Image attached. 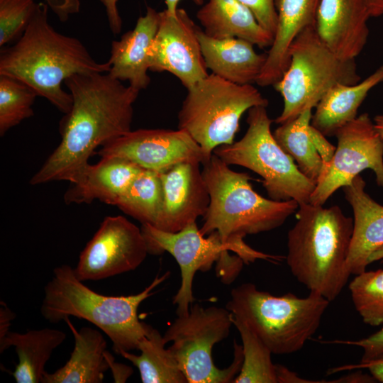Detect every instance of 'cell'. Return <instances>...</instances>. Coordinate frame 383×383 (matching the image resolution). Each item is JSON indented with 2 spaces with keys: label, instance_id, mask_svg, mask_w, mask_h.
Here are the masks:
<instances>
[{
  "label": "cell",
  "instance_id": "obj_1",
  "mask_svg": "<svg viewBox=\"0 0 383 383\" xmlns=\"http://www.w3.org/2000/svg\"><path fill=\"white\" fill-rule=\"evenodd\" d=\"M72 104L60 122L61 141L30 179L32 185L74 182L99 146L131 131L140 91L108 72L74 74L65 79Z\"/></svg>",
  "mask_w": 383,
  "mask_h": 383
},
{
  "label": "cell",
  "instance_id": "obj_2",
  "mask_svg": "<svg viewBox=\"0 0 383 383\" xmlns=\"http://www.w3.org/2000/svg\"><path fill=\"white\" fill-rule=\"evenodd\" d=\"M48 6L37 4L23 35L0 52V74L20 80L38 96L67 113L72 98L62 87L77 73L109 72L110 63L99 62L77 38L57 32L48 21Z\"/></svg>",
  "mask_w": 383,
  "mask_h": 383
},
{
  "label": "cell",
  "instance_id": "obj_3",
  "mask_svg": "<svg viewBox=\"0 0 383 383\" xmlns=\"http://www.w3.org/2000/svg\"><path fill=\"white\" fill-rule=\"evenodd\" d=\"M287 233V264L296 280L330 302L340 294L350 274L346 262L353 219L338 206L299 205Z\"/></svg>",
  "mask_w": 383,
  "mask_h": 383
},
{
  "label": "cell",
  "instance_id": "obj_4",
  "mask_svg": "<svg viewBox=\"0 0 383 383\" xmlns=\"http://www.w3.org/2000/svg\"><path fill=\"white\" fill-rule=\"evenodd\" d=\"M170 274H157L142 292L128 296H106L99 294L77 277L74 268L68 265L55 267L51 279L44 288L40 306L43 317L57 323L70 316L89 321L111 340L116 354L138 350L150 325L139 320L140 304L154 294V289Z\"/></svg>",
  "mask_w": 383,
  "mask_h": 383
},
{
  "label": "cell",
  "instance_id": "obj_5",
  "mask_svg": "<svg viewBox=\"0 0 383 383\" xmlns=\"http://www.w3.org/2000/svg\"><path fill=\"white\" fill-rule=\"evenodd\" d=\"M201 165L210 196L199 228L204 235L216 232L223 242L260 254L244 238L279 228L299 208L294 200L279 201L260 195L252 189L248 174L231 170L214 153Z\"/></svg>",
  "mask_w": 383,
  "mask_h": 383
},
{
  "label": "cell",
  "instance_id": "obj_6",
  "mask_svg": "<svg viewBox=\"0 0 383 383\" xmlns=\"http://www.w3.org/2000/svg\"><path fill=\"white\" fill-rule=\"evenodd\" d=\"M329 304L315 292L304 298L292 293L274 296L244 283L232 289L226 308L272 354L287 355L301 350L316 333Z\"/></svg>",
  "mask_w": 383,
  "mask_h": 383
},
{
  "label": "cell",
  "instance_id": "obj_7",
  "mask_svg": "<svg viewBox=\"0 0 383 383\" xmlns=\"http://www.w3.org/2000/svg\"><path fill=\"white\" fill-rule=\"evenodd\" d=\"M148 253L159 255L170 253L178 263L181 272V284L173 297L177 316L188 314L194 301L193 279L197 271L206 272L216 262L217 277L226 284L233 282L240 274L244 264L257 259L272 262L273 255L254 254L240 247L223 242L216 232L204 235L192 223L175 233L142 224Z\"/></svg>",
  "mask_w": 383,
  "mask_h": 383
},
{
  "label": "cell",
  "instance_id": "obj_8",
  "mask_svg": "<svg viewBox=\"0 0 383 383\" xmlns=\"http://www.w3.org/2000/svg\"><path fill=\"white\" fill-rule=\"evenodd\" d=\"M268 101L252 84H237L213 73L187 89L178 128L201 147L207 161L218 146L233 143L243 113Z\"/></svg>",
  "mask_w": 383,
  "mask_h": 383
},
{
  "label": "cell",
  "instance_id": "obj_9",
  "mask_svg": "<svg viewBox=\"0 0 383 383\" xmlns=\"http://www.w3.org/2000/svg\"><path fill=\"white\" fill-rule=\"evenodd\" d=\"M360 80L355 60L336 55L321 40L315 26H311L292 43L288 67L273 85L284 102L282 111L274 121L282 124L313 109L336 84H353Z\"/></svg>",
  "mask_w": 383,
  "mask_h": 383
},
{
  "label": "cell",
  "instance_id": "obj_10",
  "mask_svg": "<svg viewBox=\"0 0 383 383\" xmlns=\"http://www.w3.org/2000/svg\"><path fill=\"white\" fill-rule=\"evenodd\" d=\"M248 129L231 144L216 148L213 153L228 165L248 168L260 175L270 199L310 203L316 184L304 176L294 160L279 146L271 131L267 106L249 109Z\"/></svg>",
  "mask_w": 383,
  "mask_h": 383
},
{
  "label": "cell",
  "instance_id": "obj_11",
  "mask_svg": "<svg viewBox=\"0 0 383 383\" xmlns=\"http://www.w3.org/2000/svg\"><path fill=\"white\" fill-rule=\"evenodd\" d=\"M232 325V313L226 308L195 304L168 327L163 338L172 343L169 348L188 383L233 382L243 362L242 345L234 341L233 360L224 369L215 365L211 355L213 345L228 336Z\"/></svg>",
  "mask_w": 383,
  "mask_h": 383
},
{
  "label": "cell",
  "instance_id": "obj_12",
  "mask_svg": "<svg viewBox=\"0 0 383 383\" xmlns=\"http://www.w3.org/2000/svg\"><path fill=\"white\" fill-rule=\"evenodd\" d=\"M334 155L321 174L311 195L310 204L323 206L338 189L370 169L383 189V140L367 113L357 116L335 133Z\"/></svg>",
  "mask_w": 383,
  "mask_h": 383
},
{
  "label": "cell",
  "instance_id": "obj_13",
  "mask_svg": "<svg viewBox=\"0 0 383 383\" xmlns=\"http://www.w3.org/2000/svg\"><path fill=\"white\" fill-rule=\"evenodd\" d=\"M148 253L141 228L122 216H107L81 252L74 272L82 282L133 271Z\"/></svg>",
  "mask_w": 383,
  "mask_h": 383
},
{
  "label": "cell",
  "instance_id": "obj_14",
  "mask_svg": "<svg viewBox=\"0 0 383 383\" xmlns=\"http://www.w3.org/2000/svg\"><path fill=\"white\" fill-rule=\"evenodd\" d=\"M199 28L186 10L170 13L160 12L156 35L149 48L150 70L168 72L187 88H191L208 74L198 37Z\"/></svg>",
  "mask_w": 383,
  "mask_h": 383
},
{
  "label": "cell",
  "instance_id": "obj_15",
  "mask_svg": "<svg viewBox=\"0 0 383 383\" xmlns=\"http://www.w3.org/2000/svg\"><path fill=\"white\" fill-rule=\"evenodd\" d=\"M95 153L101 157H119L159 174L182 162L198 161L202 165L205 161L199 145L179 128L131 130Z\"/></svg>",
  "mask_w": 383,
  "mask_h": 383
},
{
  "label": "cell",
  "instance_id": "obj_16",
  "mask_svg": "<svg viewBox=\"0 0 383 383\" xmlns=\"http://www.w3.org/2000/svg\"><path fill=\"white\" fill-rule=\"evenodd\" d=\"M200 165L184 161L160 174L163 205L156 228L175 233L205 215L210 196Z\"/></svg>",
  "mask_w": 383,
  "mask_h": 383
},
{
  "label": "cell",
  "instance_id": "obj_17",
  "mask_svg": "<svg viewBox=\"0 0 383 383\" xmlns=\"http://www.w3.org/2000/svg\"><path fill=\"white\" fill-rule=\"evenodd\" d=\"M370 18L365 0H320L315 28L336 55L355 60L367 44Z\"/></svg>",
  "mask_w": 383,
  "mask_h": 383
},
{
  "label": "cell",
  "instance_id": "obj_18",
  "mask_svg": "<svg viewBox=\"0 0 383 383\" xmlns=\"http://www.w3.org/2000/svg\"><path fill=\"white\" fill-rule=\"evenodd\" d=\"M365 186L359 174L343 187L354 215L346 267L355 275L366 270L370 255L383 245V206L365 192Z\"/></svg>",
  "mask_w": 383,
  "mask_h": 383
},
{
  "label": "cell",
  "instance_id": "obj_19",
  "mask_svg": "<svg viewBox=\"0 0 383 383\" xmlns=\"http://www.w3.org/2000/svg\"><path fill=\"white\" fill-rule=\"evenodd\" d=\"M160 12L148 7L140 16L135 28L125 33L120 40L111 45L109 59L111 76L140 91L148 87L150 78L148 51L157 31Z\"/></svg>",
  "mask_w": 383,
  "mask_h": 383
},
{
  "label": "cell",
  "instance_id": "obj_20",
  "mask_svg": "<svg viewBox=\"0 0 383 383\" xmlns=\"http://www.w3.org/2000/svg\"><path fill=\"white\" fill-rule=\"evenodd\" d=\"M320 0H275L277 14L273 41L256 83L261 87L274 85L286 71L289 49L296 38L306 28L315 26Z\"/></svg>",
  "mask_w": 383,
  "mask_h": 383
},
{
  "label": "cell",
  "instance_id": "obj_21",
  "mask_svg": "<svg viewBox=\"0 0 383 383\" xmlns=\"http://www.w3.org/2000/svg\"><path fill=\"white\" fill-rule=\"evenodd\" d=\"M143 169L116 157H103L87 165L64 195L67 204H90L94 200L113 205Z\"/></svg>",
  "mask_w": 383,
  "mask_h": 383
},
{
  "label": "cell",
  "instance_id": "obj_22",
  "mask_svg": "<svg viewBox=\"0 0 383 383\" xmlns=\"http://www.w3.org/2000/svg\"><path fill=\"white\" fill-rule=\"evenodd\" d=\"M198 37L207 69L237 84L256 83L267 60L250 42L241 38L215 39L200 28Z\"/></svg>",
  "mask_w": 383,
  "mask_h": 383
},
{
  "label": "cell",
  "instance_id": "obj_23",
  "mask_svg": "<svg viewBox=\"0 0 383 383\" xmlns=\"http://www.w3.org/2000/svg\"><path fill=\"white\" fill-rule=\"evenodd\" d=\"M204 33L215 39L241 38L260 48L270 47L273 35L239 0H208L196 13Z\"/></svg>",
  "mask_w": 383,
  "mask_h": 383
},
{
  "label": "cell",
  "instance_id": "obj_24",
  "mask_svg": "<svg viewBox=\"0 0 383 383\" xmlns=\"http://www.w3.org/2000/svg\"><path fill=\"white\" fill-rule=\"evenodd\" d=\"M74 338L68 361L52 373L45 372L42 383H101L109 369L105 353L106 341L96 329L82 327L77 331L70 318L65 320Z\"/></svg>",
  "mask_w": 383,
  "mask_h": 383
},
{
  "label": "cell",
  "instance_id": "obj_25",
  "mask_svg": "<svg viewBox=\"0 0 383 383\" xmlns=\"http://www.w3.org/2000/svg\"><path fill=\"white\" fill-rule=\"evenodd\" d=\"M381 83L383 65L355 84H336L315 107L311 125L325 136H335L340 128L357 116L358 109L369 92Z\"/></svg>",
  "mask_w": 383,
  "mask_h": 383
},
{
  "label": "cell",
  "instance_id": "obj_26",
  "mask_svg": "<svg viewBox=\"0 0 383 383\" xmlns=\"http://www.w3.org/2000/svg\"><path fill=\"white\" fill-rule=\"evenodd\" d=\"M65 338L66 334L55 328L30 330L24 333L9 332L0 342V353L14 347L18 358L12 373L16 382L39 383L52 353Z\"/></svg>",
  "mask_w": 383,
  "mask_h": 383
},
{
  "label": "cell",
  "instance_id": "obj_27",
  "mask_svg": "<svg viewBox=\"0 0 383 383\" xmlns=\"http://www.w3.org/2000/svg\"><path fill=\"white\" fill-rule=\"evenodd\" d=\"M312 109L277 127L273 135L279 146L294 160L301 173L316 184L323 162L311 134Z\"/></svg>",
  "mask_w": 383,
  "mask_h": 383
},
{
  "label": "cell",
  "instance_id": "obj_28",
  "mask_svg": "<svg viewBox=\"0 0 383 383\" xmlns=\"http://www.w3.org/2000/svg\"><path fill=\"white\" fill-rule=\"evenodd\" d=\"M163 335L149 326L146 335L140 341V355L124 351L125 359L138 367L143 383H187V380L170 349L165 348Z\"/></svg>",
  "mask_w": 383,
  "mask_h": 383
},
{
  "label": "cell",
  "instance_id": "obj_29",
  "mask_svg": "<svg viewBox=\"0 0 383 383\" xmlns=\"http://www.w3.org/2000/svg\"><path fill=\"white\" fill-rule=\"evenodd\" d=\"M163 205L160 174L143 169L115 206L142 224L157 227Z\"/></svg>",
  "mask_w": 383,
  "mask_h": 383
},
{
  "label": "cell",
  "instance_id": "obj_30",
  "mask_svg": "<svg viewBox=\"0 0 383 383\" xmlns=\"http://www.w3.org/2000/svg\"><path fill=\"white\" fill-rule=\"evenodd\" d=\"M233 324L241 340L243 362L234 383H277L275 364L272 361L270 350L240 319L232 314Z\"/></svg>",
  "mask_w": 383,
  "mask_h": 383
},
{
  "label": "cell",
  "instance_id": "obj_31",
  "mask_svg": "<svg viewBox=\"0 0 383 383\" xmlns=\"http://www.w3.org/2000/svg\"><path fill=\"white\" fill-rule=\"evenodd\" d=\"M348 287L362 321L371 326L383 325V269L356 274Z\"/></svg>",
  "mask_w": 383,
  "mask_h": 383
},
{
  "label": "cell",
  "instance_id": "obj_32",
  "mask_svg": "<svg viewBox=\"0 0 383 383\" xmlns=\"http://www.w3.org/2000/svg\"><path fill=\"white\" fill-rule=\"evenodd\" d=\"M36 92L13 77L0 74V135L33 116Z\"/></svg>",
  "mask_w": 383,
  "mask_h": 383
},
{
  "label": "cell",
  "instance_id": "obj_33",
  "mask_svg": "<svg viewBox=\"0 0 383 383\" xmlns=\"http://www.w3.org/2000/svg\"><path fill=\"white\" fill-rule=\"evenodd\" d=\"M34 0H0V46L16 41L35 11Z\"/></svg>",
  "mask_w": 383,
  "mask_h": 383
},
{
  "label": "cell",
  "instance_id": "obj_34",
  "mask_svg": "<svg viewBox=\"0 0 383 383\" xmlns=\"http://www.w3.org/2000/svg\"><path fill=\"white\" fill-rule=\"evenodd\" d=\"M254 13L259 23L273 35L277 28L275 0H239Z\"/></svg>",
  "mask_w": 383,
  "mask_h": 383
},
{
  "label": "cell",
  "instance_id": "obj_35",
  "mask_svg": "<svg viewBox=\"0 0 383 383\" xmlns=\"http://www.w3.org/2000/svg\"><path fill=\"white\" fill-rule=\"evenodd\" d=\"M329 343L359 347L363 350L360 362L372 360L383 355V326L379 331L365 338L353 340H335Z\"/></svg>",
  "mask_w": 383,
  "mask_h": 383
},
{
  "label": "cell",
  "instance_id": "obj_36",
  "mask_svg": "<svg viewBox=\"0 0 383 383\" xmlns=\"http://www.w3.org/2000/svg\"><path fill=\"white\" fill-rule=\"evenodd\" d=\"M60 21L68 20L71 15L79 13V0H44Z\"/></svg>",
  "mask_w": 383,
  "mask_h": 383
},
{
  "label": "cell",
  "instance_id": "obj_37",
  "mask_svg": "<svg viewBox=\"0 0 383 383\" xmlns=\"http://www.w3.org/2000/svg\"><path fill=\"white\" fill-rule=\"evenodd\" d=\"M351 369H367L377 382L383 383V355L372 360L360 362L357 365H348L329 369L328 374Z\"/></svg>",
  "mask_w": 383,
  "mask_h": 383
},
{
  "label": "cell",
  "instance_id": "obj_38",
  "mask_svg": "<svg viewBox=\"0 0 383 383\" xmlns=\"http://www.w3.org/2000/svg\"><path fill=\"white\" fill-rule=\"evenodd\" d=\"M104 7L106 13L109 26L113 34H118L122 29V19L118 10V0H98Z\"/></svg>",
  "mask_w": 383,
  "mask_h": 383
},
{
  "label": "cell",
  "instance_id": "obj_39",
  "mask_svg": "<svg viewBox=\"0 0 383 383\" xmlns=\"http://www.w3.org/2000/svg\"><path fill=\"white\" fill-rule=\"evenodd\" d=\"M105 357L115 382H125L131 376L133 372L132 367L116 362L113 356L107 350L105 353Z\"/></svg>",
  "mask_w": 383,
  "mask_h": 383
},
{
  "label": "cell",
  "instance_id": "obj_40",
  "mask_svg": "<svg viewBox=\"0 0 383 383\" xmlns=\"http://www.w3.org/2000/svg\"><path fill=\"white\" fill-rule=\"evenodd\" d=\"M277 383H318L326 381H311L300 377L296 373L291 371L286 367L275 364Z\"/></svg>",
  "mask_w": 383,
  "mask_h": 383
},
{
  "label": "cell",
  "instance_id": "obj_41",
  "mask_svg": "<svg viewBox=\"0 0 383 383\" xmlns=\"http://www.w3.org/2000/svg\"><path fill=\"white\" fill-rule=\"evenodd\" d=\"M14 313L6 306V304L1 301L0 307V342L2 341L8 335L11 321L15 318Z\"/></svg>",
  "mask_w": 383,
  "mask_h": 383
},
{
  "label": "cell",
  "instance_id": "obj_42",
  "mask_svg": "<svg viewBox=\"0 0 383 383\" xmlns=\"http://www.w3.org/2000/svg\"><path fill=\"white\" fill-rule=\"evenodd\" d=\"M328 382H340V383H373L377 382L374 377L370 374H365L361 371H357L341 377L338 378L333 381H329Z\"/></svg>",
  "mask_w": 383,
  "mask_h": 383
},
{
  "label": "cell",
  "instance_id": "obj_43",
  "mask_svg": "<svg viewBox=\"0 0 383 383\" xmlns=\"http://www.w3.org/2000/svg\"><path fill=\"white\" fill-rule=\"evenodd\" d=\"M371 17H379L383 15V0H365Z\"/></svg>",
  "mask_w": 383,
  "mask_h": 383
},
{
  "label": "cell",
  "instance_id": "obj_44",
  "mask_svg": "<svg viewBox=\"0 0 383 383\" xmlns=\"http://www.w3.org/2000/svg\"><path fill=\"white\" fill-rule=\"evenodd\" d=\"M181 0H165L166 10L172 14L176 13L178 9V4ZM196 5L201 6L204 4V0H192Z\"/></svg>",
  "mask_w": 383,
  "mask_h": 383
},
{
  "label": "cell",
  "instance_id": "obj_45",
  "mask_svg": "<svg viewBox=\"0 0 383 383\" xmlns=\"http://www.w3.org/2000/svg\"><path fill=\"white\" fill-rule=\"evenodd\" d=\"M374 127L383 140V114L377 115L373 119Z\"/></svg>",
  "mask_w": 383,
  "mask_h": 383
},
{
  "label": "cell",
  "instance_id": "obj_46",
  "mask_svg": "<svg viewBox=\"0 0 383 383\" xmlns=\"http://www.w3.org/2000/svg\"><path fill=\"white\" fill-rule=\"evenodd\" d=\"M383 260V245L376 250L369 257V265L372 262Z\"/></svg>",
  "mask_w": 383,
  "mask_h": 383
}]
</instances>
